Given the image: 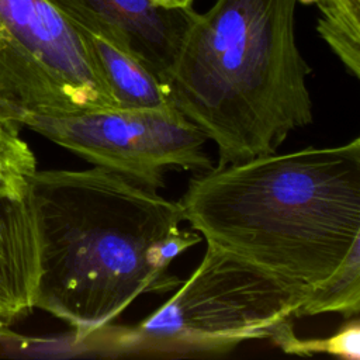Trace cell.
I'll list each match as a JSON object with an SVG mask.
<instances>
[{"instance_id": "cell-2", "label": "cell", "mask_w": 360, "mask_h": 360, "mask_svg": "<svg viewBox=\"0 0 360 360\" xmlns=\"http://www.w3.org/2000/svg\"><path fill=\"white\" fill-rule=\"evenodd\" d=\"M179 202L205 242L309 291L360 238V138L214 165Z\"/></svg>"}, {"instance_id": "cell-9", "label": "cell", "mask_w": 360, "mask_h": 360, "mask_svg": "<svg viewBox=\"0 0 360 360\" xmlns=\"http://www.w3.org/2000/svg\"><path fill=\"white\" fill-rule=\"evenodd\" d=\"M0 110L14 122L24 114L73 112L65 96L0 22Z\"/></svg>"}, {"instance_id": "cell-10", "label": "cell", "mask_w": 360, "mask_h": 360, "mask_svg": "<svg viewBox=\"0 0 360 360\" xmlns=\"http://www.w3.org/2000/svg\"><path fill=\"white\" fill-rule=\"evenodd\" d=\"M328 312L340 314L345 319L360 314V238L335 271L307 292L294 318Z\"/></svg>"}, {"instance_id": "cell-7", "label": "cell", "mask_w": 360, "mask_h": 360, "mask_svg": "<svg viewBox=\"0 0 360 360\" xmlns=\"http://www.w3.org/2000/svg\"><path fill=\"white\" fill-rule=\"evenodd\" d=\"M60 11L87 38L120 108L176 107L169 86L131 51L125 39L112 27L80 8L69 7Z\"/></svg>"}, {"instance_id": "cell-3", "label": "cell", "mask_w": 360, "mask_h": 360, "mask_svg": "<svg viewBox=\"0 0 360 360\" xmlns=\"http://www.w3.org/2000/svg\"><path fill=\"white\" fill-rule=\"evenodd\" d=\"M308 290L207 242L179 290L135 328L118 329L114 349L131 354L212 356L270 339L292 321Z\"/></svg>"}, {"instance_id": "cell-8", "label": "cell", "mask_w": 360, "mask_h": 360, "mask_svg": "<svg viewBox=\"0 0 360 360\" xmlns=\"http://www.w3.org/2000/svg\"><path fill=\"white\" fill-rule=\"evenodd\" d=\"M39 280V240L30 195L0 197V326L35 308Z\"/></svg>"}, {"instance_id": "cell-14", "label": "cell", "mask_w": 360, "mask_h": 360, "mask_svg": "<svg viewBox=\"0 0 360 360\" xmlns=\"http://www.w3.org/2000/svg\"><path fill=\"white\" fill-rule=\"evenodd\" d=\"M158 4L167 8H187L193 7L194 0H155Z\"/></svg>"}, {"instance_id": "cell-13", "label": "cell", "mask_w": 360, "mask_h": 360, "mask_svg": "<svg viewBox=\"0 0 360 360\" xmlns=\"http://www.w3.org/2000/svg\"><path fill=\"white\" fill-rule=\"evenodd\" d=\"M270 340L287 354H330L346 360L360 359V319L353 316L328 338L302 339L295 335L291 321L281 323Z\"/></svg>"}, {"instance_id": "cell-1", "label": "cell", "mask_w": 360, "mask_h": 360, "mask_svg": "<svg viewBox=\"0 0 360 360\" xmlns=\"http://www.w3.org/2000/svg\"><path fill=\"white\" fill-rule=\"evenodd\" d=\"M39 240L35 307L84 340L142 294L180 285L172 262L202 236L181 204L115 172L37 170L28 191Z\"/></svg>"}, {"instance_id": "cell-12", "label": "cell", "mask_w": 360, "mask_h": 360, "mask_svg": "<svg viewBox=\"0 0 360 360\" xmlns=\"http://www.w3.org/2000/svg\"><path fill=\"white\" fill-rule=\"evenodd\" d=\"M18 124L0 118V197L21 201L27 198L37 160L28 143L20 136Z\"/></svg>"}, {"instance_id": "cell-6", "label": "cell", "mask_w": 360, "mask_h": 360, "mask_svg": "<svg viewBox=\"0 0 360 360\" xmlns=\"http://www.w3.org/2000/svg\"><path fill=\"white\" fill-rule=\"evenodd\" d=\"M58 8H80L105 21L131 51L167 84L184 34L197 11L167 8L155 0H49Z\"/></svg>"}, {"instance_id": "cell-15", "label": "cell", "mask_w": 360, "mask_h": 360, "mask_svg": "<svg viewBox=\"0 0 360 360\" xmlns=\"http://www.w3.org/2000/svg\"><path fill=\"white\" fill-rule=\"evenodd\" d=\"M298 1H301V3H305V4H309V3H316L318 0H298Z\"/></svg>"}, {"instance_id": "cell-5", "label": "cell", "mask_w": 360, "mask_h": 360, "mask_svg": "<svg viewBox=\"0 0 360 360\" xmlns=\"http://www.w3.org/2000/svg\"><path fill=\"white\" fill-rule=\"evenodd\" d=\"M0 22L73 112L118 107L87 38L49 0H0Z\"/></svg>"}, {"instance_id": "cell-11", "label": "cell", "mask_w": 360, "mask_h": 360, "mask_svg": "<svg viewBox=\"0 0 360 360\" xmlns=\"http://www.w3.org/2000/svg\"><path fill=\"white\" fill-rule=\"evenodd\" d=\"M318 34L346 70L360 77V0H318Z\"/></svg>"}, {"instance_id": "cell-16", "label": "cell", "mask_w": 360, "mask_h": 360, "mask_svg": "<svg viewBox=\"0 0 360 360\" xmlns=\"http://www.w3.org/2000/svg\"><path fill=\"white\" fill-rule=\"evenodd\" d=\"M0 118H4V120H10V118H8V117H7V115H6V114H4L1 110H0ZM10 121H13V120H10ZM13 122H14V121H13Z\"/></svg>"}, {"instance_id": "cell-4", "label": "cell", "mask_w": 360, "mask_h": 360, "mask_svg": "<svg viewBox=\"0 0 360 360\" xmlns=\"http://www.w3.org/2000/svg\"><path fill=\"white\" fill-rule=\"evenodd\" d=\"M18 122L94 166L153 190L165 187L169 170L214 167L205 150L208 138L176 107L24 114Z\"/></svg>"}]
</instances>
